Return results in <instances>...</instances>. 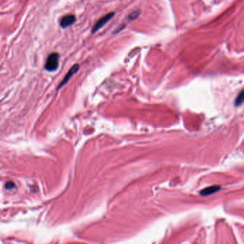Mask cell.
Masks as SVG:
<instances>
[{"mask_svg":"<svg viewBox=\"0 0 244 244\" xmlns=\"http://www.w3.org/2000/svg\"><path fill=\"white\" fill-rule=\"evenodd\" d=\"M59 54L53 52L49 55L47 59L44 68L48 72L56 71L59 67Z\"/></svg>","mask_w":244,"mask_h":244,"instance_id":"1","label":"cell"},{"mask_svg":"<svg viewBox=\"0 0 244 244\" xmlns=\"http://www.w3.org/2000/svg\"><path fill=\"white\" fill-rule=\"evenodd\" d=\"M114 15V12H110L109 14H107L106 15L103 16V17H101L99 20L97 21V22L95 23V24L94 25V27H92V33L96 32L99 30V29L102 28L103 26H105V24L109 22V21L111 20V19L113 17V16Z\"/></svg>","mask_w":244,"mask_h":244,"instance_id":"2","label":"cell"},{"mask_svg":"<svg viewBox=\"0 0 244 244\" xmlns=\"http://www.w3.org/2000/svg\"><path fill=\"white\" fill-rule=\"evenodd\" d=\"M79 68H80V66L78 64H75V65H73V66L71 67V69L68 71V73L66 74V75H65L64 79L62 80V81L61 82V83L59 84L58 88H57V90L62 88V86H64L65 84L69 81V80L70 79V78L73 77V76L75 75L76 73H77V72L78 71V69H79Z\"/></svg>","mask_w":244,"mask_h":244,"instance_id":"3","label":"cell"},{"mask_svg":"<svg viewBox=\"0 0 244 244\" xmlns=\"http://www.w3.org/2000/svg\"><path fill=\"white\" fill-rule=\"evenodd\" d=\"M75 21L76 17L75 15H73V14H67V15L62 17V19L60 20V22H59V24L62 28H67V27L71 26L72 24H74Z\"/></svg>","mask_w":244,"mask_h":244,"instance_id":"4","label":"cell"},{"mask_svg":"<svg viewBox=\"0 0 244 244\" xmlns=\"http://www.w3.org/2000/svg\"><path fill=\"white\" fill-rule=\"evenodd\" d=\"M220 190V186H210V187L205 188H204V189H203L202 190H201L200 194L201 195V196H209V195L218 192V190Z\"/></svg>","mask_w":244,"mask_h":244,"instance_id":"5","label":"cell"},{"mask_svg":"<svg viewBox=\"0 0 244 244\" xmlns=\"http://www.w3.org/2000/svg\"><path fill=\"white\" fill-rule=\"evenodd\" d=\"M243 91L241 90V92L239 93L236 99H235V105L236 106H239L241 105L242 103H243Z\"/></svg>","mask_w":244,"mask_h":244,"instance_id":"6","label":"cell"},{"mask_svg":"<svg viewBox=\"0 0 244 244\" xmlns=\"http://www.w3.org/2000/svg\"><path fill=\"white\" fill-rule=\"evenodd\" d=\"M14 187H15V184H14L13 182L9 181V182H7V183L5 184V188L8 190L12 189V188H14Z\"/></svg>","mask_w":244,"mask_h":244,"instance_id":"7","label":"cell"},{"mask_svg":"<svg viewBox=\"0 0 244 244\" xmlns=\"http://www.w3.org/2000/svg\"><path fill=\"white\" fill-rule=\"evenodd\" d=\"M139 12H133L132 14L129 16V18H130V20H135L137 17L139 16Z\"/></svg>","mask_w":244,"mask_h":244,"instance_id":"8","label":"cell"}]
</instances>
